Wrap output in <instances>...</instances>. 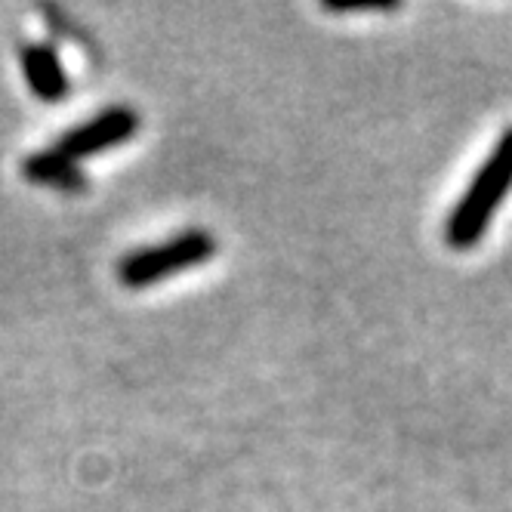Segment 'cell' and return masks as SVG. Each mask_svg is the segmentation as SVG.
Masks as SVG:
<instances>
[{
  "instance_id": "6da1fadb",
  "label": "cell",
  "mask_w": 512,
  "mask_h": 512,
  "mask_svg": "<svg viewBox=\"0 0 512 512\" xmlns=\"http://www.w3.org/2000/svg\"><path fill=\"white\" fill-rule=\"evenodd\" d=\"M512 189V130H506L497 142L491 158L482 164L469 182V189L457 201V207L448 216L445 238L457 250H469L475 241L485 235L494 213L500 210L506 192Z\"/></svg>"
},
{
  "instance_id": "7a4b0ae2",
  "label": "cell",
  "mask_w": 512,
  "mask_h": 512,
  "mask_svg": "<svg viewBox=\"0 0 512 512\" xmlns=\"http://www.w3.org/2000/svg\"><path fill=\"white\" fill-rule=\"evenodd\" d=\"M213 253H216L213 235L204 229H192L158 247H142V250L127 253L118 263V278L124 287H133V290L152 287L164 278H173L179 272L207 263Z\"/></svg>"
},
{
  "instance_id": "3957f363",
  "label": "cell",
  "mask_w": 512,
  "mask_h": 512,
  "mask_svg": "<svg viewBox=\"0 0 512 512\" xmlns=\"http://www.w3.org/2000/svg\"><path fill=\"white\" fill-rule=\"evenodd\" d=\"M139 130V115L133 108H105L102 115L90 118L87 124L68 130L53 149L59 155H65L68 161L81 164L84 158H93V155H102L108 149H115V145L133 139V133Z\"/></svg>"
},
{
  "instance_id": "277c9868",
  "label": "cell",
  "mask_w": 512,
  "mask_h": 512,
  "mask_svg": "<svg viewBox=\"0 0 512 512\" xmlns=\"http://www.w3.org/2000/svg\"><path fill=\"white\" fill-rule=\"evenodd\" d=\"M22 71H25V81L31 87V93L38 96L41 102H62L68 93V78H65V68L59 62V53L50 44H28L19 53Z\"/></svg>"
},
{
  "instance_id": "5b68a950",
  "label": "cell",
  "mask_w": 512,
  "mask_h": 512,
  "mask_svg": "<svg viewBox=\"0 0 512 512\" xmlns=\"http://www.w3.org/2000/svg\"><path fill=\"white\" fill-rule=\"evenodd\" d=\"M22 176L34 182V186H47L65 195H78L87 189V176L81 173V167L75 161H68L65 155H59L53 145L44 152L28 155L22 164Z\"/></svg>"
},
{
  "instance_id": "8992f818",
  "label": "cell",
  "mask_w": 512,
  "mask_h": 512,
  "mask_svg": "<svg viewBox=\"0 0 512 512\" xmlns=\"http://www.w3.org/2000/svg\"><path fill=\"white\" fill-rule=\"evenodd\" d=\"M327 13H337V16H349V13H392L395 4H324Z\"/></svg>"
}]
</instances>
